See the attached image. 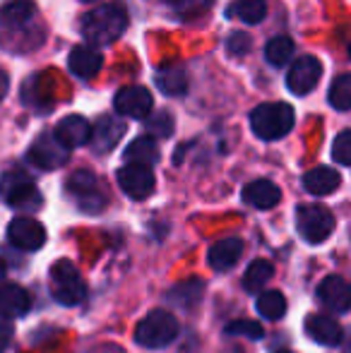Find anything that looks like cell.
<instances>
[{"label": "cell", "instance_id": "cell-25", "mask_svg": "<svg viewBox=\"0 0 351 353\" xmlns=\"http://www.w3.org/2000/svg\"><path fill=\"white\" fill-rule=\"evenodd\" d=\"M267 14V0H236L226 8V17H239L245 24H260Z\"/></svg>", "mask_w": 351, "mask_h": 353}, {"label": "cell", "instance_id": "cell-19", "mask_svg": "<svg viewBox=\"0 0 351 353\" xmlns=\"http://www.w3.org/2000/svg\"><path fill=\"white\" fill-rule=\"evenodd\" d=\"M243 255V241L241 238H221L210 248V265L217 272H229Z\"/></svg>", "mask_w": 351, "mask_h": 353}, {"label": "cell", "instance_id": "cell-14", "mask_svg": "<svg viewBox=\"0 0 351 353\" xmlns=\"http://www.w3.org/2000/svg\"><path fill=\"white\" fill-rule=\"evenodd\" d=\"M126 135V123L118 116H101L97 121V125L92 128L89 135V144L97 154H108L111 149H116V144L121 142V137Z\"/></svg>", "mask_w": 351, "mask_h": 353}, {"label": "cell", "instance_id": "cell-20", "mask_svg": "<svg viewBox=\"0 0 351 353\" xmlns=\"http://www.w3.org/2000/svg\"><path fill=\"white\" fill-rule=\"evenodd\" d=\"M279 200H281V190L272 181H265V178L248 183L243 188V202L255 207V210H272V207L279 205Z\"/></svg>", "mask_w": 351, "mask_h": 353}, {"label": "cell", "instance_id": "cell-36", "mask_svg": "<svg viewBox=\"0 0 351 353\" xmlns=\"http://www.w3.org/2000/svg\"><path fill=\"white\" fill-rule=\"evenodd\" d=\"M10 341V327L8 325H0V349Z\"/></svg>", "mask_w": 351, "mask_h": 353}, {"label": "cell", "instance_id": "cell-26", "mask_svg": "<svg viewBox=\"0 0 351 353\" xmlns=\"http://www.w3.org/2000/svg\"><path fill=\"white\" fill-rule=\"evenodd\" d=\"M157 87L166 97H185L188 92V74L181 68H161L157 72Z\"/></svg>", "mask_w": 351, "mask_h": 353}, {"label": "cell", "instance_id": "cell-8", "mask_svg": "<svg viewBox=\"0 0 351 353\" xmlns=\"http://www.w3.org/2000/svg\"><path fill=\"white\" fill-rule=\"evenodd\" d=\"M320 77H323V63L313 56H301L286 72V87L296 97H305L318 87Z\"/></svg>", "mask_w": 351, "mask_h": 353}, {"label": "cell", "instance_id": "cell-22", "mask_svg": "<svg viewBox=\"0 0 351 353\" xmlns=\"http://www.w3.org/2000/svg\"><path fill=\"white\" fill-rule=\"evenodd\" d=\"M342 185V176L330 166H318L303 176V188L310 195H332Z\"/></svg>", "mask_w": 351, "mask_h": 353}, {"label": "cell", "instance_id": "cell-3", "mask_svg": "<svg viewBox=\"0 0 351 353\" xmlns=\"http://www.w3.org/2000/svg\"><path fill=\"white\" fill-rule=\"evenodd\" d=\"M0 197L5 200V205L19 212H37L43 202L34 181L22 171L3 173V178H0Z\"/></svg>", "mask_w": 351, "mask_h": 353}, {"label": "cell", "instance_id": "cell-23", "mask_svg": "<svg viewBox=\"0 0 351 353\" xmlns=\"http://www.w3.org/2000/svg\"><path fill=\"white\" fill-rule=\"evenodd\" d=\"M126 159L128 163H140V166H154L159 161V147L152 137H137L128 144L126 149Z\"/></svg>", "mask_w": 351, "mask_h": 353}, {"label": "cell", "instance_id": "cell-2", "mask_svg": "<svg viewBox=\"0 0 351 353\" xmlns=\"http://www.w3.org/2000/svg\"><path fill=\"white\" fill-rule=\"evenodd\" d=\"M296 113L289 103L284 101H270L260 103L250 111V130L255 132V137L265 142H274L286 137L294 130Z\"/></svg>", "mask_w": 351, "mask_h": 353}, {"label": "cell", "instance_id": "cell-38", "mask_svg": "<svg viewBox=\"0 0 351 353\" xmlns=\"http://www.w3.org/2000/svg\"><path fill=\"white\" fill-rule=\"evenodd\" d=\"M277 353H294V351H277Z\"/></svg>", "mask_w": 351, "mask_h": 353}, {"label": "cell", "instance_id": "cell-35", "mask_svg": "<svg viewBox=\"0 0 351 353\" xmlns=\"http://www.w3.org/2000/svg\"><path fill=\"white\" fill-rule=\"evenodd\" d=\"M10 89V77L5 70H0V99H5V94H8Z\"/></svg>", "mask_w": 351, "mask_h": 353}, {"label": "cell", "instance_id": "cell-1", "mask_svg": "<svg viewBox=\"0 0 351 353\" xmlns=\"http://www.w3.org/2000/svg\"><path fill=\"white\" fill-rule=\"evenodd\" d=\"M80 27L92 46H108V43L118 41L121 34L128 29V12L121 3H106L87 12Z\"/></svg>", "mask_w": 351, "mask_h": 353}, {"label": "cell", "instance_id": "cell-34", "mask_svg": "<svg viewBox=\"0 0 351 353\" xmlns=\"http://www.w3.org/2000/svg\"><path fill=\"white\" fill-rule=\"evenodd\" d=\"M226 51L231 53V56L236 58H243L250 53V37L245 32H236L229 37V41H226Z\"/></svg>", "mask_w": 351, "mask_h": 353}, {"label": "cell", "instance_id": "cell-5", "mask_svg": "<svg viewBox=\"0 0 351 353\" xmlns=\"http://www.w3.org/2000/svg\"><path fill=\"white\" fill-rule=\"evenodd\" d=\"M51 288L53 298L63 305H77L87 296V283L82 281L77 267L68 260H61L51 267Z\"/></svg>", "mask_w": 351, "mask_h": 353}, {"label": "cell", "instance_id": "cell-31", "mask_svg": "<svg viewBox=\"0 0 351 353\" xmlns=\"http://www.w3.org/2000/svg\"><path fill=\"white\" fill-rule=\"evenodd\" d=\"M147 130H150L152 140L154 137H171L174 135V118L166 111H157L147 116Z\"/></svg>", "mask_w": 351, "mask_h": 353}, {"label": "cell", "instance_id": "cell-37", "mask_svg": "<svg viewBox=\"0 0 351 353\" xmlns=\"http://www.w3.org/2000/svg\"><path fill=\"white\" fill-rule=\"evenodd\" d=\"M5 279V265H3V260H0V281Z\"/></svg>", "mask_w": 351, "mask_h": 353}, {"label": "cell", "instance_id": "cell-17", "mask_svg": "<svg viewBox=\"0 0 351 353\" xmlns=\"http://www.w3.org/2000/svg\"><path fill=\"white\" fill-rule=\"evenodd\" d=\"M305 332L313 341L323 346H339L344 339L342 325L330 315H313L305 320Z\"/></svg>", "mask_w": 351, "mask_h": 353}, {"label": "cell", "instance_id": "cell-12", "mask_svg": "<svg viewBox=\"0 0 351 353\" xmlns=\"http://www.w3.org/2000/svg\"><path fill=\"white\" fill-rule=\"evenodd\" d=\"M37 17V5L32 0H12L0 10V29L10 34H34L32 22Z\"/></svg>", "mask_w": 351, "mask_h": 353}, {"label": "cell", "instance_id": "cell-18", "mask_svg": "<svg viewBox=\"0 0 351 353\" xmlns=\"http://www.w3.org/2000/svg\"><path fill=\"white\" fill-rule=\"evenodd\" d=\"M101 65H103V56L92 46H75L70 51V58H68L70 72L80 79L97 77V72L101 70Z\"/></svg>", "mask_w": 351, "mask_h": 353}, {"label": "cell", "instance_id": "cell-29", "mask_svg": "<svg viewBox=\"0 0 351 353\" xmlns=\"http://www.w3.org/2000/svg\"><path fill=\"white\" fill-rule=\"evenodd\" d=\"M328 101L332 108L337 111H349L351 108V74H339L337 79L332 82L328 94Z\"/></svg>", "mask_w": 351, "mask_h": 353}, {"label": "cell", "instance_id": "cell-40", "mask_svg": "<svg viewBox=\"0 0 351 353\" xmlns=\"http://www.w3.org/2000/svg\"><path fill=\"white\" fill-rule=\"evenodd\" d=\"M178 3H181V0H178Z\"/></svg>", "mask_w": 351, "mask_h": 353}, {"label": "cell", "instance_id": "cell-10", "mask_svg": "<svg viewBox=\"0 0 351 353\" xmlns=\"http://www.w3.org/2000/svg\"><path fill=\"white\" fill-rule=\"evenodd\" d=\"M118 185L130 200H147L154 192V173L140 163H128L118 171Z\"/></svg>", "mask_w": 351, "mask_h": 353}, {"label": "cell", "instance_id": "cell-11", "mask_svg": "<svg viewBox=\"0 0 351 353\" xmlns=\"http://www.w3.org/2000/svg\"><path fill=\"white\" fill-rule=\"evenodd\" d=\"M8 238L19 250H39L46 243V228L32 216H17L10 221Z\"/></svg>", "mask_w": 351, "mask_h": 353}, {"label": "cell", "instance_id": "cell-9", "mask_svg": "<svg viewBox=\"0 0 351 353\" xmlns=\"http://www.w3.org/2000/svg\"><path fill=\"white\" fill-rule=\"evenodd\" d=\"M152 106H154V99L145 87H123L113 97V108H116L118 116L135 118V121L150 116Z\"/></svg>", "mask_w": 351, "mask_h": 353}, {"label": "cell", "instance_id": "cell-30", "mask_svg": "<svg viewBox=\"0 0 351 353\" xmlns=\"http://www.w3.org/2000/svg\"><path fill=\"white\" fill-rule=\"evenodd\" d=\"M258 310L267 320H279L286 312V298L279 291H265L258 296Z\"/></svg>", "mask_w": 351, "mask_h": 353}, {"label": "cell", "instance_id": "cell-16", "mask_svg": "<svg viewBox=\"0 0 351 353\" xmlns=\"http://www.w3.org/2000/svg\"><path fill=\"white\" fill-rule=\"evenodd\" d=\"M318 301L332 312H347L351 305V288L342 276L332 274L320 281L318 286Z\"/></svg>", "mask_w": 351, "mask_h": 353}, {"label": "cell", "instance_id": "cell-33", "mask_svg": "<svg viewBox=\"0 0 351 353\" xmlns=\"http://www.w3.org/2000/svg\"><path fill=\"white\" fill-rule=\"evenodd\" d=\"M332 159L342 166H349L351 163V132L342 130L332 142Z\"/></svg>", "mask_w": 351, "mask_h": 353}, {"label": "cell", "instance_id": "cell-13", "mask_svg": "<svg viewBox=\"0 0 351 353\" xmlns=\"http://www.w3.org/2000/svg\"><path fill=\"white\" fill-rule=\"evenodd\" d=\"M68 157H70V152L66 147H61L53 135H41L29 149V161L37 168H43V171L61 168L68 161Z\"/></svg>", "mask_w": 351, "mask_h": 353}, {"label": "cell", "instance_id": "cell-6", "mask_svg": "<svg viewBox=\"0 0 351 353\" xmlns=\"http://www.w3.org/2000/svg\"><path fill=\"white\" fill-rule=\"evenodd\" d=\"M296 226L305 243H325L334 231V216L328 207L320 205H301L296 212Z\"/></svg>", "mask_w": 351, "mask_h": 353}, {"label": "cell", "instance_id": "cell-39", "mask_svg": "<svg viewBox=\"0 0 351 353\" xmlns=\"http://www.w3.org/2000/svg\"><path fill=\"white\" fill-rule=\"evenodd\" d=\"M82 3H94V0H82Z\"/></svg>", "mask_w": 351, "mask_h": 353}, {"label": "cell", "instance_id": "cell-21", "mask_svg": "<svg viewBox=\"0 0 351 353\" xmlns=\"http://www.w3.org/2000/svg\"><path fill=\"white\" fill-rule=\"evenodd\" d=\"M32 307V296L17 283L0 286V317H22Z\"/></svg>", "mask_w": 351, "mask_h": 353}, {"label": "cell", "instance_id": "cell-32", "mask_svg": "<svg viewBox=\"0 0 351 353\" xmlns=\"http://www.w3.org/2000/svg\"><path fill=\"white\" fill-rule=\"evenodd\" d=\"M226 334L229 336H245V339H263V327L253 320H236L226 325Z\"/></svg>", "mask_w": 351, "mask_h": 353}, {"label": "cell", "instance_id": "cell-27", "mask_svg": "<svg viewBox=\"0 0 351 353\" xmlns=\"http://www.w3.org/2000/svg\"><path fill=\"white\" fill-rule=\"evenodd\" d=\"M294 53H296V48H294V41H291L289 37H274V39H270L267 46H265L267 63L274 65V68L286 65V63L294 58Z\"/></svg>", "mask_w": 351, "mask_h": 353}, {"label": "cell", "instance_id": "cell-28", "mask_svg": "<svg viewBox=\"0 0 351 353\" xmlns=\"http://www.w3.org/2000/svg\"><path fill=\"white\" fill-rule=\"evenodd\" d=\"M272 274H274V267H272V262L255 260L253 265H250L248 270H245L243 286L248 288L250 293H255V291H260V288H263L265 283L272 279Z\"/></svg>", "mask_w": 351, "mask_h": 353}, {"label": "cell", "instance_id": "cell-24", "mask_svg": "<svg viewBox=\"0 0 351 353\" xmlns=\"http://www.w3.org/2000/svg\"><path fill=\"white\" fill-rule=\"evenodd\" d=\"M202 291H205V283L200 279H188L171 288L169 301L174 303V305L183 307V310H190V307H195L197 303L202 301Z\"/></svg>", "mask_w": 351, "mask_h": 353}, {"label": "cell", "instance_id": "cell-15", "mask_svg": "<svg viewBox=\"0 0 351 353\" xmlns=\"http://www.w3.org/2000/svg\"><path fill=\"white\" fill-rule=\"evenodd\" d=\"M51 135L56 137V142L61 144V147H66L68 152H70V149H77L89 142L92 125H89V121L82 116H68L58 123L56 130H53Z\"/></svg>", "mask_w": 351, "mask_h": 353}, {"label": "cell", "instance_id": "cell-7", "mask_svg": "<svg viewBox=\"0 0 351 353\" xmlns=\"http://www.w3.org/2000/svg\"><path fill=\"white\" fill-rule=\"evenodd\" d=\"M68 192L77 202V207L89 214L101 212L106 207V195H103L101 185H99L97 176L92 171L72 173L70 181H68Z\"/></svg>", "mask_w": 351, "mask_h": 353}, {"label": "cell", "instance_id": "cell-4", "mask_svg": "<svg viewBox=\"0 0 351 353\" xmlns=\"http://www.w3.org/2000/svg\"><path fill=\"white\" fill-rule=\"evenodd\" d=\"M176 336L178 320L166 310H152L135 330V341L145 349H164Z\"/></svg>", "mask_w": 351, "mask_h": 353}]
</instances>
